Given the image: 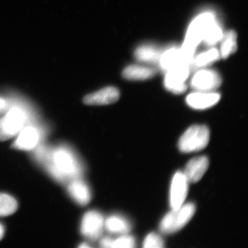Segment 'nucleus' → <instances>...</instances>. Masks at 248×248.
I'll list each match as a JSON object with an SVG mask.
<instances>
[{
	"label": "nucleus",
	"mask_w": 248,
	"mask_h": 248,
	"mask_svg": "<svg viewBox=\"0 0 248 248\" xmlns=\"http://www.w3.org/2000/svg\"><path fill=\"white\" fill-rule=\"evenodd\" d=\"M216 18L210 13L200 15L191 23L186 34L184 45L181 48L186 62L189 65L193 63V56L197 46L203 40L208 28Z\"/></svg>",
	"instance_id": "1"
},
{
	"label": "nucleus",
	"mask_w": 248,
	"mask_h": 248,
	"mask_svg": "<svg viewBox=\"0 0 248 248\" xmlns=\"http://www.w3.org/2000/svg\"><path fill=\"white\" fill-rule=\"evenodd\" d=\"M195 211V205L192 203L184 204L180 208L172 210L161 220L160 231L168 234L177 232L190 221Z\"/></svg>",
	"instance_id": "2"
},
{
	"label": "nucleus",
	"mask_w": 248,
	"mask_h": 248,
	"mask_svg": "<svg viewBox=\"0 0 248 248\" xmlns=\"http://www.w3.org/2000/svg\"><path fill=\"white\" fill-rule=\"evenodd\" d=\"M209 141L210 130L208 127L204 125H195L183 134L178 146L182 153H193L204 149L208 146Z\"/></svg>",
	"instance_id": "3"
},
{
	"label": "nucleus",
	"mask_w": 248,
	"mask_h": 248,
	"mask_svg": "<svg viewBox=\"0 0 248 248\" xmlns=\"http://www.w3.org/2000/svg\"><path fill=\"white\" fill-rule=\"evenodd\" d=\"M53 164L50 172L58 179L72 177L79 173V166L72 153L66 148H60L52 154Z\"/></svg>",
	"instance_id": "4"
},
{
	"label": "nucleus",
	"mask_w": 248,
	"mask_h": 248,
	"mask_svg": "<svg viewBox=\"0 0 248 248\" xmlns=\"http://www.w3.org/2000/svg\"><path fill=\"white\" fill-rule=\"evenodd\" d=\"M26 115L18 107H13L0 118V141H6L17 135L24 128Z\"/></svg>",
	"instance_id": "5"
},
{
	"label": "nucleus",
	"mask_w": 248,
	"mask_h": 248,
	"mask_svg": "<svg viewBox=\"0 0 248 248\" xmlns=\"http://www.w3.org/2000/svg\"><path fill=\"white\" fill-rule=\"evenodd\" d=\"M189 67L186 64L179 65L166 72L164 85L168 91L174 94H182L186 92L187 85L185 83L190 73Z\"/></svg>",
	"instance_id": "6"
},
{
	"label": "nucleus",
	"mask_w": 248,
	"mask_h": 248,
	"mask_svg": "<svg viewBox=\"0 0 248 248\" xmlns=\"http://www.w3.org/2000/svg\"><path fill=\"white\" fill-rule=\"evenodd\" d=\"M104 217L97 211L88 212L83 217L81 224V233L91 241H96L102 236L104 228Z\"/></svg>",
	"instance_id": "7"
},
{
	"label": "nucleus",
	"mask_w": 248,
	"mask_h": 248,
	"mask_svg": "<svg viewBox=\"0 0 248 248\" xmlns=\"http://www.w3.org/2000/svg\"><path fill=\"white\" fill-rule=\"evenodd\" d=\"M189 183L184 172L179 171L173 176L170 191V205L172 210L184 205L188 192Z\"/></svg>",
	"instance_id": "8"
},
{
	"label": "nucleus",
	"mask_w": 248,
	"mask_h": 248,
	"mask_svg": "<svg viewBox=\"0 0 248 248\" xmlns=\"http://www.w3.org/2000/svg\"><path fill=\"white\" fill-rule=\"evenodd\" d=\"M221 84V79L217 72L212 70H202L195 73L191 80L192 89L197 91H213Z\"/></svg>",
	"instance_id": "9"
},
{
	"label": "nucleus",
	"mask_w": 248,
	"mask_h": 248,
	"mask_svg": "<svg viewBox=\"0 0 248 248\" xmlns=\"http://www.w3.org/2000/svg\"><path fill=\"white\" fill-rule=\"evenodd\" d=\"M220 98L221 95L213 91H196L186 97V102L192 108L205 110L216 105Z\"/></svg>",
	"instance_id": "10"
},
{
	"label": "nucleus",
	"mask_w": 248,
	"mask_h": 248,
	"mask_svg": "<svg viewBox=\"0 0 248 248\" xmlns=\"http://www.w3.org/2000/svg\"><path fill=\"white\" fill-rule=\"evenodd\" d=\"M120 97L119 90L110 86L88 94L84 97V102L88 105H108L117 102Z\"/></svg>",
	"instance_id": "11"
},
{
	"label": "nucleus",
	"mask_w": 248,
	"mask_h": 248,
	"mask_svg": "<svg viewBox=\"0 0 248 248\" xmlns=\"http://www.w3.org/2000/svg\"><path fill=\"white\" fill-rule=\"evenodd\" d=\"M208 167V158L205 156H198L187 163L184 173L189 182L196 183L203 177Z\"/></svg>",
	"instance_id": "12"
},
{
	"label": "nucleus",
	"mask_w": 248,
	"mask_h": 248,
	"mask_svg": "<svg viewBox=\"0 0 248 248\" xmlns=\"http://www.w3.org/2000/svg\"><path fill=\"white\" fill-rule=\"evenodd\" d=\"M40 140V135L37 129L34 127H24L18 133L17 138L14 143V147L16 149L22 151H31L37 146Z\"/></svg>",
	"instance_id": "13"
},
{
	"label": "nucleus",
	"mask_w": 248,
	"mask_h": 248,
	"mask_svg": "<svg viewBox=\"0 0 248 248\" xmlns=\"http://www.w3.org/2000/svg\"><path fill=\"white\" fill-rule=\"evenodd\" d=\"M159 62L161 69L166 72L179 65L186 64L189 66L182 50L177 48H170L163 52Z\"/></svg>",
	"instance_id": "14"
},
{
	"label": "nucleus",
	"mask_w": 248,
	"mask_h": 248,
	"mask_svg": "<svg viewBox=\"0 0 248 248\" xmlns=\"http://www.w3.org/2000/svg\"><path fill=\"white\" fill-rule=\"evenodd\" d=\"M68 191L70 195L77 203L86 205L91 200V192L89 186L83 181L75 180L69 184Z\"/></svg>",
	"instance_id": "15"
},
{
	"label": "nucleus",
	"mask_w": 248,
	"mask_h": 248,
	"mask_svg": "<svg viewBox=\"0 0 248 248\" xmlns=\"http://www.w3.org/2000/svg\"><path fill=\"white\" fill-rule=\"evenodd\" d=\"M104 228L112 234H127L131 231V223L125 217L112 215L104 222Z\"/></svg>",
	"instance_id": "16"
},
{
	"label": "nucleus",
	"mask_w": 248,
	"mask_h": 248,
	"mask_svg": "<svg viewBox=\"0 0 248 248\" xmlns=\"http://www.w3.org/2000/svg\"><path fill=\"white\" fill-rule=\"evenodd\" d=\"M156 73V70L151 67L132 65L125 68L123 77L129 80H146L154 77Z\"/></svg>",
	"instance_id": "17"
},
{
	"label": "nucleus",
	"mask_w": 248,
	"mask_h": 248,
	"mask_svg": "<svg viewBox=\"0 0 248 248\" xmlns=\"http://www.w3.org/2000/svg\"><path fill=\"white\" fill-rule=\"evenodd\" d=\"M161 54V50L154 46L143 45L137 49L135 56L138 61L155 63L159 62Z\"/></svg>",
	"instance_id": "18"
},
{
	"label": "nucleus",
	"mask_w": 248,
	"mask_h": 248,
	"mask_svg": "<svg viewBox=\"0 0 248 248\" xmlns=\"http://www.w3.org/2000/svg\"><path fill=\"white\" fill-rule=\"evenodd\" d=\"M222 45L220 57L223 59L228 58L231 54L235 53L237 49L236 45V34L234 31H227L221 39Z\"/></svg>",
	"instance_id": "19"
},
{
	"label": "nucleus",
	"mask_w": 248,
	"mask_h": 248,
	"mask_svg": "<svg viewBox=\"0 0 248 248\" xmlns=\"http://www.w3.org/2000/svg\"><path fill=\"white\" fill-rule=\"evenodd\" d=\"M17 202L7 194L0 193V217H6L16 213Z\"/></svg>",
	"instance_id": "20"
},
{
	"label": "nucleus",
	"mask_w": 248,
	"mask_h": 248,
	"mask_svg": "<svg viewBox=\"0 0 248 248\" xmlns=\"http://www.w3.org/2000/svg\"><path fill=\"white\" fill-rule=\"evenodd\" d=\"M223 35V32H222L221 28L216 20L208 28L206 33L204 36L203 41L206 45H215L218 43V42H220V41H221Z\"/></svg>",
	"instance_id": "21"
},
{
	"label": "nucleus",
	"mask_w": 248,
	"mask_h": 248,
	"mask_svg": "<svg viewBox=\"0 0 248 248\" xmlns=\"http://www.w3.org/2000/svg\"><path fill=\"white\" fill-rule=\"evenodd\" d=\"M220 57V53L216 48H212L205 53L199 55L193 60V62L197 67L208 66L212 62L216 61Z\"/></svg>",
	"instance_id": "22"
},
{
	"label": "nucleus",
	"mask_w": 248,
	"mask_h": 248,
	"mask_svg": "<svg viewBox=\"0 0 248 248\" xmlns=\"http://www.w3.org/2000/svg\"><path fill=\"white\" fill-rule=\"evenodd\" d=\"M136 246L135 238L127 234H123L117 239H113L112 248H133Z\"/></svg>",
	"instance_id": "23"
},
{
	"label": "nucleus",
	"mask_w": 248,
	"mask_h": 248,
	"mask_svg": "<svg viewBox=\"0 0 248 248\" xmlns=\"http://www.w3.org/2000/svg\"><path fill=\"white\" fill-rule=\"evenodd\" d=\"M143 248H162L164 247V240L156 233H150L143 241Z\"/></svg>",
	"instance_id": "24"
},
{
	"label": "nucleus",
	"mask_w": 248,
	"mask_h": 248,
	"mask_svg": "<svg viewBox=\"0 0 248 248\" xmlns=\"http://www.w3.org/2000/svg\"><path fill=\"white\" fill-rule=\"evenodd\" d=\"M112 241H113V239L110 237H104L101 240L99 245L102 248H112Z\"/></svg>",
	"instance_id": "25"
},
{
	"label": "nucleus",
	"mask_w": 248,
	"mask_h": 248,
	"mask_svg": "<svg viewBox=\"0 0 248 248\" xmlns=\"http://www.w3.org/2000/svg\"><path fill=\"white\" fill-rule=\"evenodd\" d=\"M6 102L4 99H0V113L6 108Z\"/></svg>",
	"instance_id": "26"
},
{
	"label": "nucleus",
	"mask_w": 248,
	"mask_h": 248,
	"mask_svg": "<svg viewBox=\"0 0 248 248\" xmlns=\"http://www.w3.org/2000/svg\"><path fill=\"white\" fill-rule=\"evenodd\" d=\"M4 228L2 225L0 223V240L2 239L3 236H4Z\"/></svg>",
	"instance_id": "27"
},
{
	"label": "nucleus",
	"mask_w": 248,
	"mask_h": 248,
	"mask_svg": "<svg viewBox=\"0 0 248 248\" xmlns=\"http://www.w3.org/2000/svg\"><path fill=\"white\" fill-rule=\"evenodd\" d=\"M79 248H91V246H89V245L88 244H81V246H79Z\"/></svg>",
	"instance_id": "28"
}]
</instances>
